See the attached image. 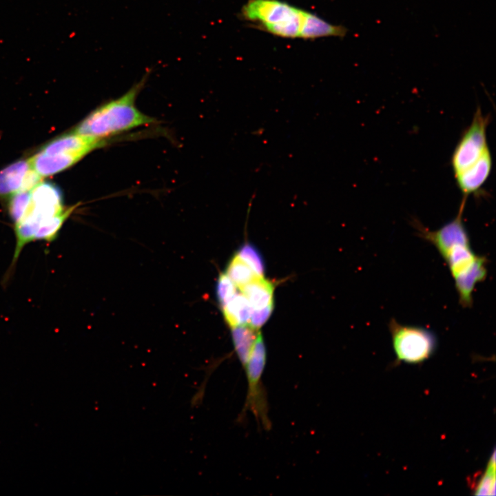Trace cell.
I'll return each instance as SVG.
<instances>
[{"instance_id":"cell-23","label":"cell","mask_w":496,"mask_h":496,"mask_svg":"<svg viewBox=\"0 0 496 496\" xmlns=\"http://www.w3.org/2000/svg\"><path fill=\"white\" fill-rule=\"evenodd\" d=\"M41 176L30 167L23 178L20 191H31L34 187L41 183Z\"/></svg>"},{"instance_id":"cell-6","label":"cell","mask_w":496,"mask_h":496,"mask_svg":"<svg viewBox=\"0 0 496 496\" xmlns=\"http://www.w3.org/2000/svg\"><path fill=\"white\" fill-rule=\"evenodd\" d=\"M489 123L490 116H485L477 107L453 153L451 165L455 174L472 165L488 147L486 130Z\"/></svg>"},{"instance_id":"cell-15","label":"cell","mask_w":496,"mask_h":496,"mask_svg":"<svg viewBox=\"0 0 496 496\" xmlns=\"http://www.w3.org/2000/svg\"><path fill=\"white\" fill-rule=\"evenodd\" d=\"M249 324L231 328V338L238 358L244 368L250 355L259 331Z\"/></svg>"},{"instance_id":"cell-17","label":"cell","mask_w":496,"mask_h":496,"mask_svg":"<svg viewBox=\"0 0 496 496\" xmlns=\"http://www.w3.org/2000/svg\"><path fill=\"white\" fill-rule=\"evenodd\" d=\"M238 289L262 276H258L253 269L236 254L230 260L225 273Z\"/></svg>"},{"instance_id":"cell-5","label":"cell","mask_w":496,"mask_h":496,"mask_svg":"<svg viewBox=\"0 0 496 496\" xmlns=\"http://www.w3.org/2000/svg\"><path fill=\"white\" fill-rule=\"evenodd\" d=\"M267 360V352L262 334L258 332L249 359L243 368L247 380V395L244 410L253 412L256 418L269 426L267 402L261 384V378Z\"/></svg>"},{"instance_id":"cell-16","label":"cell","mask_w":496,"mask_h":496,"mask_svg":"<svg viewBox=\"0 0 496 496\" xmlns=\"http://www.w3.org/2000/svg\"><path fill=\"white\" fill-rule=\"evenodd\" d=\"M77 205L65 207L60 213L43 220L35 235L34 240L51 242L55 239L62 225Z\"/></svg>"},{"instance_id":"cell-10","label":"cell","mask_w":496,"mask_h":496,"mask_svg":"<svg viewBox=\"0 0 496 496\" xmlns=\"http://www.w3.org/2000/svg\"><path fill=\"white\" fill-rule=\"evenodd\" d=\"M83 157L69 153L44 154L37 152L28 159L30 167L41 176H48L63 171Z\"/></svg>"},{"instance_id":"cell-11","label":"cell","mask_w":496,"mask_h":496,"mask_svg":"<svg viewBox=\"0 0 496 496\" xmlns=\"http://www.w3.org/2000/svg\"><path fill=\"white\" fill-rule=\"evenodd\" d=\"M347 32V29L344 26L331 24L314 14L303 11L299 38L311 39L329 36L343 37Z\"/></svg>"},{"instance_id":"cell-22","label":"cell","mask_w":496,"mask_h":496,"mask_svg":"<svg viewBox=\"0 0 496 496\" xmlns=\"http://www.w3.org/2000/svg\"><path fill=\"white\" fill-rule=\"evenodd\" d=\"M273 308V303L260 309H252L248 324L258 329L269 319Z\"/></svg>"},{"instance_id":"cell-1","label":"cell","mask_w":496,"mask_h":496,"mask_svg":"<svg viewBox=\"0 0 496 496\" xmlns=\"http://www.w3.org/2000/svg\"><path fill=\"white\" fill-rule=\"evenodd\" d=\"M466 201L462 199L453 219L435 230L418 221H414L413 226L418 236L433 245L445 261L454 281L459 304L469 308L473 305L476 286L486 278L488 261L471 247L462 219Z\"/></svg>"},{"instance_id":"cell-4","label":"cell","mask_w":496,"mask_h":496,"mask_svg":"<svg viewBox=\"0 0 496 496\" xmlns=\"http://www.w3.org/2000/svg\"><path fill=\"white\" fill-rule=\"evenodd\" d=\"M392 346L398 361L420 364L430 358L437 348V337L428 329L403 324L391 319L389 323Z\"/></svg>"},{"instance_id":"cell-12","label":"cell","mask_w":496,"mask_h":496,"mask_svg":"<svg viewBox=\"0 0 496 496\" xmlns=\"http://www.w3.org/2000/svg\"><path fill=\"white\" fill-rule=\"evenodd\" d=\"M30 168L28 160H19L0 171V196L21 190L23 178Z\"/></svg>"},{"instance_id":"cell-7","label":"cell","mask_w":496,"mask_h":496,"mask_svg":"<svg viewBox=\"0 0 496 496\" xmlns=\"http://www.w3.org/2000/svg\"><path fill=\"white\" fill-rule=\"evenodd\" d=\"M30 192V202L26 211L41 220L60 213L65 208L63 205L61 189L52 183L41 182Z\"/></svg>"},{"instance_id":"cell-8","label":"cell","mask_w":496,"mask_h":496,"mask_svg":"<svg viewBox=\"0 0 496 496\" xmlns=\"http://www.w3.org/2000/svg\"><path fill=\"white\" fill-rule=\"evenodd\" d=\"M493 160L489 147L472 165L455 174L457 186L466 199L477 192L488 179L492 169Z\"/></svg>"},{"instance_id":"cell-21","label":"cell","mask_w":496,"mask_h":496,"mask_svg":"<svg viewBox=\"0 0 496 496\" xmlns=\"http://www.w3.org/2000/svg\"><path fill=\"white\" fill-rule=\"evenodd\" d=\"M237 287L226 273H222L216 285V296L220 305L225 303L236 292Z\"/></svg>"},{"instance_id":"cell-13","label":"cell","mask_w":496,"mask_h":496,"mask_svg":"<svg viewBox=\"0 0 496 496\" xmlns=\"http://www.w3.org/2000/svg\"><path fill=\"white\" fill-rule=\"evenodd\" d=\"M252 309H260L273 303V286L264 276L239 289Z\"/></svg>"},{"instance_id":"cell-3","label":"cell","mask_w":496,"mask_h":496,"mask_svg":"<svg viewBox=\"0 0 496 496\" xmlns=\"http://www.w3.org/2000/svg\"><path fill=\"white\" fill-rule=\"evenodd\" d=\"M303 11L278 0H249L241 12L243 18L259 23L271 34L296 38L299 37Z\"/></svg>"},{"instance_id":"cell-19","label":"cell","mask_w":496,"mask_h":496,"mask_svg":"<svg viewBox=\"0 0 496 496\" xmlns=\"http://www.w3.org/2000/svg\"><path fill=\"white\" fill-rule=\"evenodd\" d=\"M30 191H19L10 198L8 212L14 223L19 222L26 212L30 202Z\"/></svg>"},{"instance_id":"cell-2","label":"cell","mask_w":496,"mask_h":496,"mask_svg":"<svg viewBox=\"0 0 496 496\" xmlns=\"http://www.w3.org/2000/svg\"><path fill=\"white\" fill-rule=\"evenodd\" d=\"M145 80V77L143 78L123 96L94 110L77 125L74 132L107 139L136 127L155 123L154 118L141 112L135 104Z\"/></svg>"},{"instance_id":"cell-18","label":"cell","mask_w":496,"mask_h":496,"mask_svg":"<svg viewBox=\"0 0 496 496\" xmlns=\"http://www.w3.org/2000/svg\"><path fill=\"white\" fill-rule=\"evenodd\" d=\"M475 495H494L495 494V453L493 451L484 473L474 488Z\"/></svg>"},{"instance_id":"cell-9","label":"cell","mask_w":496,"mask_h":496,"mask_svg":"<svg viewBox=\"0 0 496 496\" xmlns=\"http://www.w3.org/2000/svg\"><path fill=\"white\" fill-rule=\"evenodd\" d=\"M107 143L106 139H100L73 132L50 141L39 152L44 154L69 153L84 157L94 149L105 145Z\"/></svg>"},{"instance_id":"cell-14","label":"cell","mask_w":496,"mask_h":496,"mask_svg":"<svg viewBox=\"0 0 496 496\" xmlns=\"http://www.w3.org/2000/svg\"><path fill=\"white\" fill-rule=\"evenodd\" d=\"M220 306L225 319L231 328L249 323L252 308L242 293L237 291Z\"/></svg>"},{"instance_id":"cell-20","label":"cell","mask_w":496,"mask_h":496,"mask_svg":"<svg viewBox=\"0 0 496 496\" xmlns=\"http://www.w3.org/2000/svg\"><path fill=\"white\" fill-rule=\"evenodd\" d=\"M236 254L246 262L258 276H264V262L256 248L250 244H245Z\"/></svg>"}]
</instances>
